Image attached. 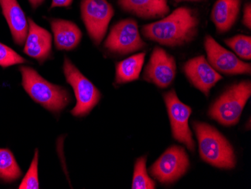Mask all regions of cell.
Masks as SVG:
<instances>
[{
    "mask_svg": "<svg viewBox=\"0 0 251 189\" xmlns=\"http://www.w3.org/2000/svg\"><path fill=\"white\" fill-rule=\"evenodd\" d=\"M200 19L194 10L180 7L173 13L154 23L142 27L143 36L163 46L178 47L195 39Z\"/></svg>",
    "mask_w": 251,
    "mask_h": 189,
    "instance_id": "obj_1",
    "label": "cell"
},
{
    "mask_svg": "<svg viewBox=\"0 0 251 189\" xmlns=\"http://www.w3.org/2000/svg\"><path fill=\"white\" fill-rule=\"evenodd\" d=\"M19 70L23 87L34 101L44 108L59 113L70 104V95L66 88L49 82L29 66H21Z\"/></svg>",
    "mask_w": 251,
    "mask_h": 189,
    "instance_id": "obj_2",
    "label": "cell"
},
{
    "mask_svg": "<svg viewBox=\"0 0 251 189\" xmlns=\"http://www.w3.org/2000/svg\"><path fill=\"white\" fill-rule=\"evenodd\" d=\"M193 128L198 139L201 159L212 166L222 169H232L236 157L230 142L224 135L208 124L194 122Z\"/></svg>",
    "mask_w": 251,
    "mask_h": 189,
    "instance_id": "obj_3",
    "label": "cell"
},
{
    "mask_svg": "<svg viewBox=\"0 0 251 189\" xmlns=\"http://www.w3.org/2000/svg\"><path fill=\"white\" fill-rule=\"evenodd\" d=\"M251 95V81L233 84L210 107L208 115L225 126L236 125Z\"/></svg>",
    "mask_w": 251,
    "mask_h": 189,
    "instance_id": "obj_4",
    "label": "cell"
},
{
    "mask_svg": "<svg viewBox=\"0 0 251 189\" xmlns=\"http://www.w3.org/2000/svg\"><path fill=\"white\" fill-rule=\"evenodd\" d=\"M63 73L66 81L74 90L76 97V105L71 111L72 115L75 117L87 115L100 102L101 93L66 57L63 62Z\"/></svg>",
    "mask_w": 251,
    "mask_h": 189,
    "instance_id": "obj_5",
    "label": "cell"
},
{
    "mask_svg": "<svg viewBox=\"0 0 251 189\" xmlns=\"http://www.w3.org/2000/svg\"><path fill=\"white\" fill-rule=\"evenodd\" d=\"M81 15L89 36L99 46L106 34L115 9L107 0H81Z\"/></svg>",
    "mask_w": 251,
    "mask_h": 189,
    "instance_id": "obj_6",
    "label": "cell"
},
{
    "mask_svg": "<svg viewBox=\"0 0 251 189\" xmlns=\"http://www.w3.org/2000/svg\"><path fill=\"white\" fill-rule=\"evenodd\" d=\"M104 47L113 54L125 55L145 47L138 24L132 18L122 20L111 27Z\"/></svg>",
    "mask_w": 251,
    "mask_h": 189,
    "instance_id": "obj_7",
    "label": "cell"
},
{
    "mask_svg": "<svg viewBox=\"0 0 251 189\" xmlns=\"http://www.w3.org/2000/svg\"><path fill=\"white\" fill-rule=\"evenodd\" d=\"M190 160L184 148L173 146L167 149L150 168L151 174L163 184H170L187 173Z\"/></svg>",
    "mask_w": 251,
    "mask_h": 189,
    "instance_id": "obj_8",
    "label": "cell"
},
{
    "mask_svg": "<svg viewBox=\"0 0 251 189\" xmlns=\"http://www.w3.org/2000/svg\"><path fill=\"white\" fill-rule=\"evenodd\" d=\"M164 101L170 119L173 137L184 144L191 152L195 151L196 144L189 128V118L192 109L179 100L175 90L164 94Z\"/></svg>",
    "mask_w": 251,
    "mask_h": 189,
    "instance_id": "obj_9",
    "label": "cell"
},
{
    "mask_svg": "<svg viewBox=\"0 0 251 189\" xmlns=\"http://www.w3.org/2000/svg\"><path fill=\"white\" fill-rule=\"evenodd\" d=\"M204 46L207 60L216 71L226 75L251 74V63L242 61L235 54L224 49L211 36L205 37Z\"/></svg>",
    "mask_w": 251,
    "mask_h": 189,
    "instance_id": "obj_10",
    "label": "cell"
},
{
    "mask_svg": "<svg viewBox=\"0 0 251 189\" xmlns=\"http://www.w3.org/2000/svg\"><path fill=\"white\" fill-rule=\"evenodd\" d=\"M176 59L162 48L155 47L145 67L143 79L161 88L169 87L176 76Z\"/></svg>",
    "mask_w": 251,
    "mask_h": 189,
    "instance_id": "obj_11",
    "label": "cell"
},
{
    "mask_svg": "<svg viewBox=\"0 0 251 189\" xmlns=\"http://www.w3.org/2000/svg\"><path fill=\"white\" fill-rule=\"evenodd\" d=\"M184 71L191 84L207 96L211 89L222 80V76L203 55L189 60L184 64Z\"/></svg>",
    "mask_w": 251,
    "mask_h": 189,
    "instance_id": "obj_12",
    "label": "cell"
},
{
    "mask_svg": "<svg viewBox=\"0 0 251 189\" xmlns=\"http://www.w3.org/2000/svg\"><path fill=\"white\" fill-rule=\"evenodd\" d=\"M29 31L25 41L24 52L26 55L43 63L50 57L52 52V36L45 28L28 18Z\"/></svg>",
    "mask_w": 251,
    "mask_h": 189,
    "instance_id": "obj_13",
    "label": "cell"
},
{
    "mask_svg": "<svg viewBox=\"0 0 251 189\" xmlns=\"http://www.w3.org/2000/svg\"><path fill=\"white\" fill-rule=\"evenodd\" d=\"M0 6L14 42L18 46H24L29 31V23L19 2L18 0H0Z\"/></svg>",
    "mask_w": 251,
    "mask_h": 189,
    "instance_id": "obj_14",
    "label": "cell"
},
{
    "mask_svg": "<svg viewBox=\"0 0 251 189\" xmlns=\"http://www.w3.org/2000/svg\"><path fill=\"white\" fill-rule=\"evenodd\" d=\"M120 8L143 19L164 18L170 8L167 0H118Z\"/></svg>",
    "mask_w": 251,
    "mask_h": 189,
    "instance_id": "obj_15",
    "label": "cell"
},
{
    "mask_svg": "<svg viewBox=\"0 0 251 189\" xmlns=\"http://www.w3.org/2000/svg\"><path fill=\"white\" fill-rule=\"evenodd\" d=\"M50 23L57 50L72 51L77 48L82 39V32L76 24L60 18H53Z\"/></svg>",
    "mask_w": 251,
    "mask_h": 189,
    "instance_id": "obj_16",
    "label": "cell"
},
{
    "mask_svg": "<svg viewBox=\"0 0 251 189\" xmlns=\"http://www.w3.org/2000/svg\"><path fill=\"white\" fill-rule=\"evenodd\" d=\"M242 0H217L211 11V19L219 33L233 27L240 12Z\"/></svg>",
    "mask_w": 251,
    "mask_h": 189,
    "instance_id": "obj_17",
    "label": "cell"
},
{
    "mask_svg": "<svg viewBox=\"0 0 251 189\" xmlns=\"http://www.w3.org/2000/svg\"><path fill=\"white\" fill-rule=\"evenodd\" d=\"M145 53L132 55L116 65L115 81L117 84H125L138 80L145 63Z\"/></svg>",
    "mask_w": 251,
    "mask_h": 189,
    "instance_id": "obj_18",
    "label": "cell"
},
{
    "mask_svg": "<svg viewBox=\"0 0 251 189\" xmlns=\"http://www.w3.org/2000/svg\"><path fill=\"white\" fill-rule=\"evenodd\" d=\"M22 176L15 156L9 149H0V180L13 183Z\"/></svg>",
    "mask_w": 251,
    "mask_h": 189,
    "instance_id": "obj_19",
    "label": "cell"
},
{
    "mask_svg": "<svg viewBox=\"0 0 251 189\" xmlns=\"http://www.w3.org/2000/svg\"><path fill=\"white\" fill-rule=\"evenodd\" d=\"M146 163V157L137 159L134 167L132 189H154L156 188V183L148 176Z\"/></svg>",
    "mask_w": 251,
    "mask_h": 189,
    "instance_id": "obj_20",
    "label": "cell"
},
{
    "mask_svg": "<svg viewBox=\"0 0 251 189\" xmlns=\"http://www.w3.org/2000/svg\"><path fill=\"white\" fill-rule=\"evenodd\" d=\"M227 46L235 52L237 55L245 60L251 58V36L238 35L230 39L225 40Z\"/></svg>",
    "mask_w": 251,
    "mask_h": 189,
    "instance_id": "obj_21",
    "label": "cell"
},
{
    "mask_svg": "<svg viewBox=\"0 0 251 189\" xmlns=\"http://www.w3.org/2000/svg\"><path fill=\"white\" fill-rule=\"evenodd\" d=\"M38 163H39V152L36 149L32 163L27 173L23 179L18 189H39V176H38Z\"/></svg>",
    "mask_w": 251,
    "mask_h": 189,
    "instance_id": "obj_22",
    "label": "cell"
},
{
    "mask_svg": "<svg viewBox=\"0 0 251 189\" xmlns=\"http://www.w3.org/2000/svg\"><path fill=\"white\" fill-rule=\"evenodd\" d=\"M26 60L8 46L0 42V66L7 68L14 65L26 63Z\"/></svg>",
    "mask_w": 251,
    "mask_h": 189,
    "instance_id": "obj_23",
    "label": "cell"
},
{
    "mask_svg": "<svg viewBox=\"0 0 251 189\" xmlns=\"http://www.w3.org/2000/svg\"><path fill=\"white\" fill-rule=\"evenodd\" d=\"M243 24L245 27L251 28V3L245 4L244 8Z\"/></svg>",
    "mask_w": 251,
    "mask_h": 189,
    "instance_id": "obj_24",
    "label": "cell"
},
{
    "mask_svg": "<svg viewBox=\"0 0 251 189\" xmlns=\"http://www.w3.org/2000/svg\"><path fill=\"white\" fill-rule=\"evenodd\" d=\"M73 0H52L50 8H68L71 6Z\"/></svg>",
    "mask_w": 251,
    "mask_h": 189,
    "instance_id": "obj_25",
    "label": "cell"
},
{
    "mask_svg": "<svg viewBox=\"0 0 251 189\" xmlns=\"http://www.w3.org/2000/svg\"><path fill=\"white\" fill-rule=\"evenodd\" d=\"M28 1L30 4L31 7L33 9H36L45 2V0H28Z\"/></svg>",
    "mask_w": 251,
    "mask_h": 189,
    "instance_id": "obj_26",
    "label": "cell"
},
{
    "mask_svg": "<svg viewBox=\"0 0 251 189\" xmlns=\"http://www.w3.org/2000/svg\"><path fill=\"white\" fill-rule=\"evenodd\" d=\"M186 1H192V2H194V1H200V0H186Z\"/></svg>",
    "mask_w": 251,
    "mask_h": 189,
    "instance_id": "obj_27",
    "label": "cell"
}]
</instances>
